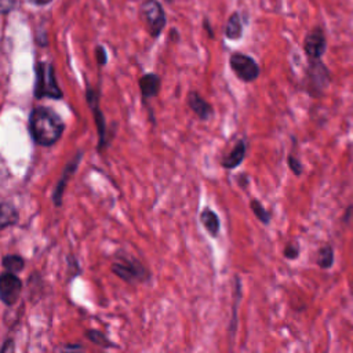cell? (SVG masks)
I'll use <instances>...</instances> for the list:
<instances>
[{"label":"cell","mask_w":353,"mask_h":353,"mask_svg":"<svg viewBox=\"0 0 353 353\" xmlns=\"http://www.w3.org/2000/svg\"><path fill=\"white\" fill-rule=\"evenodd\" d=\"M30 134L41 146L55 143L63 131V123L59 116L47 108H37L30 114Z\"/></svg>","instance_id":"cell-1"},{"label":"cell","mask_w":353,"mask_h":353,"mask_svg":"<svg viewBox=\"0 0 353 353\" xmlns=\"http://www.w3.org/2000/svg\"><path fill=\"white\" fill-rule=\"evenodd\" d=\"M330 83H331V70L328 69V66L321 59L309 61L305 69L303 80H302L305 91L313 98H320L323 97Z\"/></svg>","instance_id":"cell-2"},{"label":"cell","mask_w":353,"mask_h":353,"mask_svg":"<svg viewBox=\"0 0 353 353\" xmlns=\"http://www.w3.org/2000/svg\"><path fill=\"white\" fill-rule=\"evenodd\" d=\"M229 65L236 77L243 83H252L261 74V68L258 62L244 52H233L229 58Z\"/></svg>","instance_id":"cell-3"},{"label":"cell","mask_w":353,"mask_h":353,"mask_svg":"<svg viewBox=\"0 0 353 353\" xmlns=\"http://www.w3.org/2000/svg\"><path fill=\"white\" fill-rule=\"evenodd\" d=\"M303 52L307 61H320L327 51V37L320 26L310 29L303 37Z\"/></svg>","instance_id":"cell-4"},{"label":"cell","mask_w":353,"mask_h":353,"mask_svg":"<svg viewBox=\"0 0 353 353\" xmlns=\"http://www.w3.org/2000/svg\"><path fill=\"white\" fill-rule=\"evenodd\" d=\"M36 97H51L61 98L62 92L57 85L54 79V72L51 65L40 63L37 66V79H36Z\"/></svg>","instance_id":"cell-5"},{"label":"cell","mask_w":353,"mask_h":353,"mask_svg":"<svg viewBox=\"0 0 353 353\" xmlns=\"http://www.w3.org/2000/svg\"><path fill=\"white\" fill-rule=\"evenodd\" d=\"M112 270L113 273H116L120 279L132 283V281H139V280H145L148 277L146 270L142 268V265L131 258H123L119 262L112 265Z\"/></svg>","instance_id":"cell-6"},{"label":"cell","mask_w":353,"mask_h":353,"mask_svg":"<svg viewBox=\"0 0 353 353\" xmlns=\"http://www.w3.org/2000/svg\"><path fill=\"white\" fill-rule=\"evenodd\" d=\"M22 283L15 273L4 272L0 274V299L7 306H12L19 298Z\"/></svg>","instance_id":"cell-7"},{"label":"cell","mask_w":353,"mask_h":353,"mask_svg":"<svg viewBox=\"0 0 353 353\" xmlns=\"http://www.w3.org/2000/svg\"><path fill=\"white\" fill-rule=\"evenodd\" d=\"M142 15L145 18V22L148 23L150 33L153 36L159 34L164 28V22H165L161 6L154 0H148L142 6Z\"/></svg>","instance_id":"cell-8"},{"label":"cell","mask_w":353,"mask_h":353,"mask_svg":"<svg viewBox=\"0 0 353 353\" xmlns=\"http://www.w3.org/2000/svg\"><path fill=\"white\" fill-rule=\"evenodd\" d=\"M245 154H247V143L244 139H239L236 145L232 148V150L222 157L221 164L226 170H234L244 161Z\"/></svg>","instance_id":"cell-9"},{"label":"cell","mask_w":353,"mask_h":353,"mask_svg":"<svg viewBox=\"0 0 353 353\" xmlns=\"http://www.w3.org/2000/svg\"><path fill=\"white\" fill-rule=\"evenodd\" d=\"M79 161H80V154H77V157H74L66 167L65 170L62 171V176L54 190V194H52V200L55 203V205H61L62 203V194H63V190H65V186L68 183V181L70 179V176L74 174L77 165H79Z\"/></svg>","instance_id":"cell-10"},{"label":"cell","mask_w":353,"mask_h":353,"mask_svg":"<svg viewBox=\"0 0 353 353\" xmlns=\"http://www.w3.org/2000/svg\"><path fill=\"white\" fill-rule=\"evenodd\" d=\"M243 298V284L239 276H234L233 281V309H232V316H230V323H229V335L233 338L237 330V309L240 305V301Z\"/></svg>","instance_id":"cell-11"},{"label":"cell","mask_w":353,"mask_h":353,"mask_svg":"<svg viewBox=\"0 0 353 353\" xmlns=\"http://www.w3.org/2000/svg\"><path fill=\"white\" fill-rule=\"evenodd\" d=\"M200 221L211 237H216L219 234L221 219L214 210H211L210 207H205L200 214Z\"/></svg>","instance_id":"cell-12"},{"label":"cell","mask_w":353,"mask_h":353,"mask_svg":"<svg viewBox=\"0 0 353 353\" xmlns=\"http://www.w3.org/2000/svg\"><path fill=\"white\" fill-rule=\"evenodd\" d=\"M188 102H189V106L192 108V110L201 120H207L211 117V114H212L211 105L207 101H204L197 92H190L188 97Z\"/></svg>","instance_id":"cell-13"},{"label":"cell","mask_w":353,"mask_h":353,"mask_svg":"<svg viewBox=\"0 0 353 353\" xmlns=\"http://www.w3.org/2000/svg\"><path fill=\"white\" fill-rule=\"evenodd\" d=\"M335 262V250L331 244L325 243L323 244L316 254V265L323 269V270H328L334 266Z\"/></svg>","instance_id":"cell-14"},{"label":"cell","mask_w":353,"mask_h":353,"mask_svg":"<svg viewBox=\"0 0 353 353\" xmlns=\"http://www.w3.org/2000/svg\"><path fill=\"white\" fill-rule=\"evenodd\" d=\"M225 36L229 40H239L243 36V22H241V17L239 12H233L228 22H226V28H225Z\"/></svg>","instance_id":"cell-15"},{"label":"cell","mask_w":353,"mask_h":353,"mask_svg":"<svg viewBox=\"0 0 353 353\" xmlns=\"http://www.w3.org/2000/svg\"><path fill=\"white\" fill-rule=\"evenodd\" d=\"M18 221V212L10 203H0V229L15 225Z\"/></svg>","instance_id":"cell-16"},{"label":"cell","mask_w":353,"mask_h":353,"mask_svg":"<svg viewBox=\"0 0 353 353\" xmlns=\"http://www.w3.org/2000/svg\"><path fill=\"white\" fill-rule=\"evenodd\" d=\"M250 208L252 211V214L255 215V218L265 226H268L270 222H272V214L268 208H265V205L256 200V199H252L250 201Z\"/></svg>","instance_id":"cell-17"},{"label":"cell","mask_w":353,"mask_h":353,"mask_svg":"<svg viewBox=\"0 0 353 353\" xmlns=\"http://www.w3.org/2000/svg\"><path fill=\"white\" fill-rule=\"evenodd\" d=\"M159 87H160V80L154 74H146L141 79V88L146 97L157 94Z\"/></svg>","instance_id":"cell-18"},{"label":"cell","mask_w":353,"mask_h":353,"mask_svg":"<svg viewBox=\"0 0 353 353\" xmlns=\"http://www.w3.org/2000/svg\"><path fill=\"white\" fill-rule=\"evenodd\" d=\"M3 266L7 269V272L17 273L23 269L25 261L19 255H7L3 259Z\"/></svg>","instance_id":"cell-19"},{"label":"cell","mask_w":353,"mask_h":353,"mask_svg":"<svg viewBox=\"0 0 353 353\" xmlns=\"http://www.w3.org/2000/svg\"><path fill=\"white\" fill-rule=\"evenodd\" d=\"M287 165L290 168V171L295 175V176H301L303 174V164L299 160L298 156H295L294 153H288L287 154Z\"/></svg>","instance_id":"cell-20"},{"label":"cell","mask_w":353,"mask_h":353,"mask_svg":"<svg viewBox=\"0 0 353 353\" xmlns=\"http://www.w3.org/2000/svg\"><path fill=\"white\" fill-rule=\"evenodd\" d=\"M87 338H88L91 342H94L95 345H99V346H102V347L113 346V343H112L102 332H99V331H97V330H88V331H87Z\"/></svg>","instance_id":"cell-21"},{"label":"cell","mask_w":353,"mask_h":353,"mask_svg":"<svg viewBox=\"0 0 353 353\" xmlns=\"http://www.w3.org/2000/svg\"><path fill=\"white\" fill-rule=\"evenodd\" d=\"M301 254V248H299V244L296 241H288L285 245H284V250H283V256L288 261H295Z\"/></svg>","instance_id":"cell-22"},{"label":"cell","mask_w":353,"mask_h":353,"mask_svg":"<svg viewBox=\"0 0 353 353\" xmlns=\"http://www.w3.org/2000/svg\"><path fill=\"white\" fill-rule=\"evenodd\" d=\"M17 4V0H0V12L11 11Z\"/></svg>","instance_id":"cell-23"},{"label":"cell","mask_w":353,"mask_h":353,"mask_svg":"<svg viewBox=\"0 0 353 353\" xmlns=\"http://www.w3.org/2000/svg\"><path fill=\"white\" fill-rule=\"evenodd\" d=\"M352 218H353V204H349V205L345 208V211H343L342 222H343L345 225H347Z\"/></svg>","instance_id":"cell-24"},{"label":"cell","mask_w":353,"mask_h":353,"mask_svg":"<svg viewBox=\"0 0 353 353\" xmlns=\"http://www.w3.org/2000/svg\"><path fill=\"white\" fill-rule=\"evenodd\" d=\"M62 353H83L81 345H66L62 349Z\"/></svg>","instance_id":"cell-25"},{"label":"cell","mask_w":353,"mask_h":353,"mask_svg":"<svg viewBox=\"0 0 353 353\" xmlns=\"http://www.w3.org/2000/svg\"><path fill=\"white\" fill-rule=\"evenodd\" d=\"M0 353H14V342H12L11 339H8V341L4 343V346H3V349H1Z\"/></svg>","instance_id":"cell-26"},{"label":"cell","mask_w":353,"mask_h":353,"mask_svg":"<svg viewBox=\"0 0 353 353\" xmlns=\"http://www.w3.org/2000/svg\"><path fill=\"white\" fill-rule=\"evenodd\" d=\"M98 54H99V61L103 63V62H105V57H103V55H105V51H103L102 48H98Z\"/></svg>","instance_id":"cell-27"},{"label":"cell","mask_w":353,"mask_h":353,"mask_svg":"<svg viewBox=\"0 0 353 353\" xmlns=\"http://www.w3.org/2000/svg\"><path fill=\"white\" fill-rule=\"evenodd\" d=\"M29 1H32V3H34V4H47V3H50L51 0H29Z\"/></svg>","instance_id":"cell-28"}]
</instances>
